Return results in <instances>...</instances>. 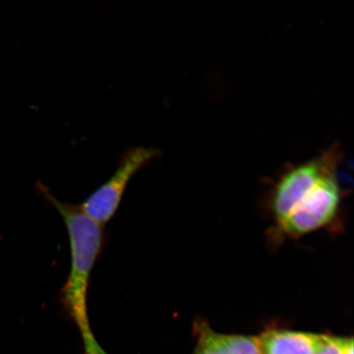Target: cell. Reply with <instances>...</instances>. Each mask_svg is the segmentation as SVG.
Instances as JSON below:
<instances>
[{"label": "cell", "instance_id": "6da1fadb", "mask_svg": "<svg viewBox=\"0 0 354 354\" xmlns=\"http://www.w3.org/2000/svg\"><path fill=\"white\" fill-rule=\"evenodd\" d=\"M43 196L59 212L68 229L71 249V270L62 290V303L77 325L84 345L96 342L87 312V291L91 273L103 247V225L84 212L81 205L57 199L43 185Z\"/></svg>", "mask_w": 354, "mask_h": 354}, {"label": "cell", "instance_id": "7a4b0ae2", "mask_svg": "<svg viewBox=\"0 0 354 354\" xmlns=\"http://www.w3.org/2000/svg\"><path fill=\"white\" fill-rule=\"evenodd\" d=\"M158 154V150L151 147L127 150L113 176L81 205L84 212L101 225L108 223L116 214L132 177Z\"/></svg>", "mask_w": 354, "mask_h": 354}, {"label": "cell", "instance_id": "3957f363", "mask_svg": "<svg viewBox=\"0 0 354 354\" xmlns=\"http://www.w3.org/2000/svg\"><path fill=\"white\" fill-rule=\"evenodd\" d=\"M339 158L333 147L321 156L288 171L277 185L272 199L274 214L279 225L285 220L323 177L335 172Z\"/></svg>", "mask_w": 354, "mask_h": 354}, {"label": "cell", "instance_id": "277c9868", "mask_svg": "<svg viewBox=\"0 0 354 354\" xmlns=\"http://www.w3.org/2000/svg\"><path fill=\"white\" fill-rule=\"evenodd\" d=\"M340 202L335 172L316 184L280 227L289 236H301L325 227L334 218Z\"/></svg>", "mask_w": 354, "mask_h": 354}, {"label": "cell", "instance_id": "5b68a950", "mask_svg": "<svg viewBox=\"0 0 354 354\" xmlns=\"http://www.w3.org/2000/svg\"><path fill=\"white\" fill-rule=\"evenodd\" d=\"M196 330L197 345L192 354H262L258 337L216 333L203 322L198 323Z\"/></svg>", "mask_w": 354, "mask_h": 354}, {"label": "cell", "instance_id": "8992f818", "mask_svg": "<svg viewBox=\"0 0 354 354\" xmlns=\"http://www.w3.org/2000/svg\"><path fill=\"white\" fill-rule=\"evenodd\" d=\"M258 338L262 354H317L322 335L272 329Z\"/></svg>", "mask_w": 354, "mask_h": 354}, {"label": "cell", "instance_id": "52a82bcc", "mask_svg": "<svg viewBox=\"0 0 354 354\" xmlns=\"http://www.w3.org/2000/svg\"><path fill=\"white\" fill-rule=\"evenodd\" d=\"M346 338L322 335V343L317 354H343Z\"/></svg>", "mask_w": 354, "mask_h": 354}, {"label": "cell", "instance_id": "ba28073f", "mask_svg": "<svg viewBox=\"0 0 354 354\" xmlns=\"http://www.w3.org/2000/svg\"><path fill=\"white\" fill-rule=\"evenodd\" d=\"M84 349H85V353L84 354H108L100 347L99 343L91 345V346L85 347Z\"/></svg>", "mask_w": 354, "mask_h": 354}, {"label": "cell", "instance_id": "9c48e42d", "mask_svg": "<svg viewBox=\"0 0 354 354\" xmlns=\"http://www.w3.org/2000/svg\"><path fill=\"white\" fill-rule=\"evenodd\" d=\"M343 354H353V339L352 338L345 339Z\"/></svg>", "mask_w": 354, "mask_h": 354}]
</instances>
